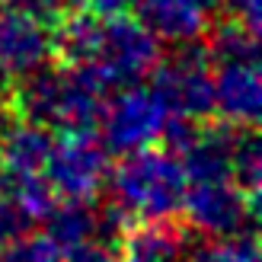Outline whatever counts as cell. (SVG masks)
Wrapping results in <instances>:
<instances>
[{"label": "cell", "mask_w": 262, "mask_h": 262, "mask_svg": "<svg viewBox=\"0 0 262 262\" xmlns=\"http://www.w3.org/2000/svg\"><path fill=\"white\" fill-rule=\"evenodd\" d=\"M4 7H7V4H4V0H0V13H4Z\"/></svg>", "instance_id": "obj_26"}, {"label": "cell", "mask_w": 262, "mask_h": 262, "mask_svg": "<svg viewBox=\"0 0 262 262\" xmlns=\"http://www.w3.org/2000/svg\"><path fill=\"white\" fill-rule=\"evenodd\" d=\"M4 192L13 195L35 221H42L48 214V208L55 205V189L42 173H7Z\"/></svg>", "instance_id": "obj_17"}, {"label": "cell", "mask_w": 262, "mask_h": 262, "mask_svg": "<svg viewBox=\"0 0 262 262\" xmlns=\"http://www.w3.org/2000/svg\"><path fill=\"white\" fill-rule=\"evenodd\" d=\"M256 32H250L243 23H221L217 29L208 38V51H211V61L221 64H256L259 68V42Z\"/></svg>", "instance_id": "obj_15"}, {"label": "cell", "mask_w": 262, "mask_h": 262, "mask_svg": "<svg viewBox=\"0 0 262 262\" xmlns=\"http://www.w3.org/2000/svg\"><path fill=\"white\" fill-rule=\"evenodd\" d=\"M42 169L55 195L90 202L109 179V150L93 131H64L58 141H51Z\"/></svg>", "instance_id": "obj_4"}, {"label": "cell", "mask_w": 262, "mask_h": 262, "mask_svg": "<svg viewBox=\"0 0 262 262\" xmlns=\"http://www.w3.org/2000/svg\"><path fill=\"white\" fill-rule=\"evenodd\" d=\"M189 262H259L256 237L246 233V237L224 240V243H214V246H199L189 256Z\"/></svg>", "instance_id": "obj_18"}, {"label": "cell", "mask_w": 262, "mask_h": 262, "mask_svg": "<svg viewBox=\"0 0 262 262\" xmlns=\"http://www.w3.org/2000/svg\"><path fill=\"white\" fill-rule=\"evenodd\" d=\"M99 122H102V147L109 154H131L160 141L166 106L154 90H141L131 83L112 102H106Z\"/></svg>", "instance_id": "obj_6"}, {"label": "cell", "mask_w": 262, "mask_h": 262, "mask_svg": "<svg viewBox=\"0 0 262 262\" xmlns=\"http://www.w3.org/2000/svg\"><path fill=\"white\" fill-rule=\"evenodd\" d=\"M61 262H119L115 259V253L109 250V246H102V243H80V246H71L68 250V259H61Z\"/></svg>", "instance_id": "obj_22"}, {"label": "cell", "mask_w": 262, "mask_h": 262, "mask_svg": "<svg viewBox=\"0 0 262 262\" xmlns=\"http://www.w3.org/2000/svg\"><path fill=\"white\" fill-rule=\"evenodd\" d=\"M4 4L10 10H19L26 16L45 23V26H55L64 16V10H68V0H4Z\"/></svg>", "instance_id": "obj_21"}, {"label": "cell", "mask_w": 262, "mask_h": 262, "mask_svg": "<svg viewBox=\"0 0 262 262\" xmlns=\"http://www.w3.org/2000/svg\"><path fill=\"white\" fill-rule=\"evenodd\" d=\"M51 131L26 122L13 109H0V166L7 173H42L51 150Z\"/></svg>", "instance_id": "obj_10"}, {"label": "cell", "mask_w": 262, "mask_h": 262, "mask_svg": "<svg viewBox=\"0 0 262 262\" xmlns=\"http://www.w3.org/2000/svg\"><path fill=\"white\" fill-rule=\"evenodd\" d=\"M35 227V217H29V211L13 199V195L0 192V240H16V237H26Z\"/></svg>", "instance_id": "obj_20"}, {"label": "cell", "mask_w": 262, "mask_h": 262, "mask_svg": "<svg viewBox=\"0 0 262 262\" xmlns=\"http://www.w3.org/2000/svg\"><path fill=\"white\" fill-rule=\"evenodd\" d=\"M0 253H4V250H0Z\"/></svg>", "instance_id": "obj_27"}, {"label": "cell", "mask_w": 262, "mask_h": 262, "mask_svg": "<svg viewBox=\"0 0 262 262\" xmlns=\"http://www.w3.org/2000/svg\"><path fill=\"white\" fill-rule=\"evenodd\" d=\"M179 51L173 61H157L154 74V93L160 96L166 112H179L189 119H208L214 112V80L208 74L211 51L199 38L176 42Z\"/></svg>", "instance_id": "obj_3"}, {"label": "cell", "mask_w": 262, "mask_h": 262, "mask_svg": "<svg viewBox=\"0 0 262 262\" xmlns=\"http://www.w3.org/2000/svg\"><path fill=\"white\" fill-rule=\"evenodd\" d=\"M138 19L160 38V42H186L199 38L208 23L202 0H138Z\"/></svg>", "instance_id": "obj_12"}, {"label": "cell", "mask_w": 262, "mask_h": 262, "mask_svg": "<svg viewBox=\"0 0 262 262\" xmlns=\"http://www.w3.org/2000/svg\"><path fill=\"white\" fill-rule=\"evenodd\" d=\"M45 221V237L58 243L61 250L80 246L96 237V208L86 199H68L61 205H51Z\"/></svg>", "instance_id": "obj_13"}, {"label": "cell", "mask_w": 262, "mask_h": 262, "mask_svg": "<svg viewBox=\"0 0 262 262\" xmlns=\"http://www.w3.org/2000/svg\"><path fill=\"white\" fill-rule=\"evenodd\" d=\"M51 55H55V42H51L48 26L19 10L4 7L0 13V68L10 77H23L48 64Z\"/></svg>", "instance_id": "obj_7"}, {"label": "cell", "mask_w": 262, "mask_h": 262, "mask_svg": "<svg viewBox=\"0 0 262 262\" xmlns=\"http://www.w3.org/2000/svg\"><path fill=\"white\" fill-rule=\"evenodd\" d=\"M230 176H237V186L243 192H259L262 182V141L256 128H240L230 154Z\"/></svg>", "instance_id": "obj_16"}, {"label": "cell", "mask_w": 262, "mask_h": 262, "mask_svg": "<svg viewBox=\"0 0 262 262\" xmlns=\"http://www.w3.org/2000/svg\"><path fill=\"white\" fill-rule=\"evenodd\" d=\"M157 61H160V38L141 19L125 16V13L102 16L99 48L90 68L109 90L138 83L141 77H147L157 68Z\"/></svg>", "instance_id": "obj_2"}, {"label": "cell", "mask_w": 262, "mask_h": 262, "mask_svg": "<svg viewBox=\"0 0 262 262\" xmlns=\"http://www.w3.org/2000/svg\"><path fill=\"white\" fill-rule=\"evenodd\" d=\"M186 227L176 217H150L131 224L119 237V262H179L186 253Z\"/></svg>", "instance_id": "obj_9"}, {"label": "cell", "mask_w": 262, "mask_h": 262, "mask_svg": "<svg viewBox=\"0 0 262 262\" xmlns=\"http://www.w3.org/2000/svg\"><path fill=\"white\" fill-rule=\"evenodd\" d=\"M224 7H230L237 13V23H243L250 32L259 35V26H262V0H227Z\"/></svg>", "instance_id": "obj_23"}, {"label": "cell", "mask_w": 262, "mask_h": 262, "mask_svg": "<svg viewBox=\"0 0 262 262\" xmlns=\"http://www.w3.org/2000/svg\"><path fill=\"white\" fill-rule=\"evenodd\" d=\"M125 160L112 173V199L131 217H176L189 179L173 150L141 147L122 154Z\"/></svg>", "instance_id": "obj_1"}, {"label": "cell", "mask_w": 262, "mask_h": 262, "mask_svg": "<svg viewBox=\"0 0 262 262\" xmlns=\"http://www.w3.org/2000/svg\"><path fill=\"white\" fill-rule=\"evenodd\" d=\"M214 80V112L237 128H256L262 115V80L256 64H221Z\"/></svg>", "instance_id": "obj_8"}, {"label": "cell", "mask_w": 262, "mask_h": 262, "mask_svg": "<svg viewBox=\"0 0 262 262\" xmlns=\"http://www.w3.org/2000/svg\"><path fill=\"white\" fill-rule=\"evenodd\" d=\"M240 128L230 122H214L202 128L195 141L182 150V173L189 182H217V179H230V154H233V141H237Z\"/></svg>", "instance_id": "obj_11"}, {"label": "cell", "mask_w": 262, "mask_h": 262, "mask_svg": "<svg viewBox=\"0 0 262 262\" xmlns=\"http://www.w3.org/2000/svg\"><path fill=\"white\" fill-rule=\"evenodd\" d=\"M68 4L90 10V13H96V16H112V13H125L135 0H68Z\"/></svg>", "instance_id": "obj_24"}, {"label": "cell", "mask_w": 262, "mask_h": 262, "mask_svg": "<svg viewBox=\"0 0 262 262\" xmlns=\"http://www.w3.org/2000/svg\"><path fill=\"white\" fill-rule=\"evenodd\" d=\"M259 192H243L240 186H230L227 179L217 182H192V189L182 195V208L186 211L189 227L208 233V237H240V233H253L259 205Z\"/></svg>", "instance_id": "obj_5"}, {"label": "cell", "mask_w": 262, "mask_h": 262, "mask_svg": "<svg viewBox=\"0 0 262 262\" xmlns=\"http://www.w3.org/2000/svg\"><path fill=\"white\" fill-rule=\"evenodd\" d=\"M102 35V16L90 10H77L71 16H61L55 23V51L68 64H90L99 48Z\"/></svg>", "instance_id": "obj_14"}, {"label": "cell", "mask_w": 262, "mask_h": 262, "mask_svg": "<svg viewBox=\"0 0 262 262\" xmlns=\"http://www.w3.org/2000/svg\"><path fill=\"white\" fill-rule=\"evenodd\" d=\"M10 96H13V77L0 68V109L10 106Z\"/></svg>", "instance_id": "obj_25"}, {"label": "cell", "mask_w": 262, "mask_h": 262, "mask_svg": "<svg viewBox=\"0 0 262 262\" xmlns=\"http://www.w3.org/2000/svg\"><path fill=\"white\" fill-rule=\"evenodd\" d=\"M0 262H61V246L51 243L45 233L42 237H16L10 240V250L0 253Z\"/></svg>", "instance_id": "obj_19"}]
</instances>
